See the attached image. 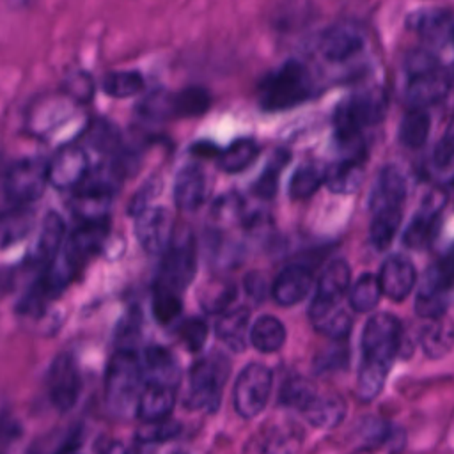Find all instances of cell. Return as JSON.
<instances>
[{"label": "cell", "instance_id": "cell-22", "mask_svg": "<svg viewBox=\"0 0 454 454\" xmlns=\"http://www.w3.org/2000/svg\"><path fill=\"white\" fill-rule=\"evenodd\" d=\"M207 195V181L204 170L192 163L183 167L174 181V202L176 206L184 211L192 213L199 209Z\"/></svg>", "mask_w": 454, "mask_h": 454}, {"label": "cell", "instance_id": "cell-44", "mask_svg": "<svg viewBox=\"0 0 454 454\" xmlns=\"http://www.w3.org/2000/svg\"><path fill=\"white\" fill-rule=\"evenodd\" d=\"M420 344L429 358H442L452 348V332L447 325L434 323L422 332Z\"/></svg>", "mask_w": 454, "mask_h": 454}, {"label": "cell", "instance_id": "cell-23", "mask_svg": "<svg viewBox=\"0 0 454 454\" xmlns=\"http://www.w3.org/2000/svg\"><path fill=\"white\" fill-rule=\"evenodd\" d=\"M312 289V271L300 264L286 266L271 284V296L278 305H294Z\"/></svg>", "mask_w": 454, "mask_h": 454}, {"label": "cell", "instance_id": "cell-19", "mask_svg": "<svg viewBox=\"0 0 454 454\" xmlns=\"http://www.w3.org/2000/svg\"><path fill=\"white\" fill-rule=\"evenodd\" d=\"M66 236V223L55 211H48L41 222L37 241L30 250V262L37 268H48L59 255Z\"/></svg>", "mask_w": 454, "mask_h": 454}, {"label": "cell", "instance_id": "cell-52", "mask_svg": "<svg viewBox=\"0 0 454 454\" xmlns=\"http://www.w3.org/2000/svg\"><path fill=\"white\" fill-rule=\"evenodd\" d=\"M438 66H442V64L436 59V55L433 51H429V50H424V48L413 50L406 57V62H404V69H406L408 76L419 74V73H424V71H429V69H434Z\"/></svg>", "mask_w": 454, "mask_h": 454}, {"label": "cell", "instance_id": "cell-43", "mask_svg": "<svg viewBox=\"0 0 454 454\" xmlns=\"http://www.w3.org/2000/svg\"><path fill=\"white\" fill-rule=\"evenodd\" d=\"M30 227V216L27 207H7L0 213V245L14 243L25 236Z\"/></svg>", "mask_w": 454, "mask_h": 454}, {"label": "cell", "instance_id": "cell-25", "mask_svg": "<svg viewBox=\"0 0 454 454\" xmlns=\"http://www.w3.org/2000/svg\"><path fill=\"white\" fill-rule=\"evenodd\" d=\"M176 403V388L160 383H144L138 403L137 415L145 422H160L168 419Z\"/></svg>", "mask_w": 454, "mask_h": 454}, {"label": "cell", "instance_id": "cell-33", "mask_svg": "<svg viewBox=\"0 0 454 454\" xmlns=\"http://www.w3.org/2000/svg\"><path fill=\"white\" fill-rule=\"evenodd\" d=\"M429 128H431V119L429 114L424 108H417L413 106L411 110H408L401 121L399 126V142L404 147L410 149H419L426 144L427 135H429Z\"/></svg>", "mask_w": 454, "mask_h": 454}, {"label": "cell", "instance_id": "cell-11", "mask_svg": "<svg viewBox=\"0 0 454 454\" xmlns=\"http://www.w3.org/2000/svg\"><path fill=\"white\" fill-rule=\"evenodd\" d=\"M89 177V156L78 144L60 147L46 161V181L59 190L78 188Z\"/></svg>", "mask_w": 454, "mask_h": 454}, {"label": "cell", "instance_id": "cell-17", "mask_svg": "<svg viewBox=\"0 0 454 454\" xmlns=\"http://www.w3.org/2000/svg\"><path fill=\"white\" fill-rule=\"evenodd\" d=\"M415 282L417 271L408 257L394 254L383 261L378 277L381 294L394 301H403L411 293Z\"/></svg>", "mask_w": 454, "mask_h": 454}, {"label": "cell", "instance_id": "cell-39", "mask_svg": "<svg viewBox=\"0 0 454 454\" xmlns=\"http://www.w3.org/2000/svg\"><path fill=\"white\" fill-rule=\"evenodd\" d=\"M381 298V289L378 284V277L371 275V273H364L360 275L349 293V305L355 312L358 314H365L371 312L378 301Z\"/></svg>", "mask_w": 454, "mask_h": 454}, {"label": "cell", "instance_id": "cell-53", "mask_svg": "<svg viewBox=\"0 0 454 454\" xmlns=\"http://www.w3.org/2000/svg\"><path fill=\"white\" fill-rule=\"evenodd\" d=\"M179 433V424L168 419L160 422H149L144 429H140L138 438L144 442H161L176 436Z\"/></svg>", "mask_w": 454, "mask_h": 454}, {"label": "cell", "instance_id": "cell-46", "mask_svg": "<svg viewBox=\"0 0 454 454\" xmlns=\"http://www.w3.org/2000/svg\"><path fill=\"white\" fill-rule=\"evenodd\" d=\"M351 325H353V319L344 309H333L330 314H326L321 321L314 323L312 326L319 333H323L328 339L339 342V340H344L349 335Z\"/></svg>", "mask_w": 454, "mask_h": 454}, {"label": "cell", "instance_id": "cell-7", "mask_svg": "<svg viewBox=\"0 0 454 454\" xmlns=\"http://www.w3.org/2000/svg\"><path fill=\"white\" fill-rule=\"evenodd\" d=\"M46 184V161L25 158L7 168L4 177V195L9 207H27L43 195Z\"/></svg>", "mask_w": 454, "mask_h": 454}, {"label": "cell", "instance_id": "cell-6", "mask_svg": "<svg viewBox=\"0 0 454 454\" xmlns=\"http://www.w3.org/2000/svg\"><path fill=\"white\" fill-rule=\"evenodd\" d=\"M403 340L401 323L390 312H378L369 317L362 333V360L392 367Z\"/></svg>", "mask_w": 454, "mask_h": 454}, {"label": "cell", "instance_id": "cell-59", "mask_svg": "<svg viewBox=\"0 0 454 454\" xmlns=\"http://www.w3.org/2000/svg\"><path fill=\"white\" fill-rule=\"evenodd\" d=\"M177 454H188V452H177Z\"/></svg>", "mask_w": 454, "mask_h": 454}, {"label": "cell", "instance_id": "cell-50", "mask_svg": "<svg viewBox=\"0 0 454 454\" xmlns=\"http://www.w3.org/2000/svg\"><path fill=\"white\" fill-rule=\"evenodd\" d=\"M207 325L204 319L199 317H188L186 321H183L177 328V335L179 340L186 346L188 351L197 353L204 348L206 339H207Z\"/></svg>", "mask_w": 454, "mask_h": 454}, {"label": "cell", "instance_id": "cell-32", "mask_svg": "<svg viewBox=\"0 0 454 454\" xmlns=\"http://www.w3.org/2000/svg\"><path fill=\"white\" fill-rule=\"evenodd\" d=\"M286 340V328L275 316H261L250 328V342L262 353L278 351Z\"/></svg>", "mask_w": 454, "mask_h": 454}, {"label": "cell", "instance_id": "cell-10", "mask_svg": "<svg viewBox=\"0 0 454 454\" xmlns=\"http://www.w3.org/2000/svg\"><path fill=\"white\" fill-rule=\"evenodd\" d=\"M349 282L351 270L344 259H333L332 262H328L317 280V287L309 307V317L312 325L321 321L333 309H337V301L348 289Z\"/></svg>", "mask_w": 454, "mask_h": 454}, {"label": "cell", "instance_id": "cell-56", "mask_svg": "<svg viewBox=\"0 0 454 454\" xmlns=\"http://www.w3.org/2000/svg\"><path fill=\"white\" fill-rule=\"evenodd\" d=\"M245 291L255 300V301H262V298L266 296L268 293V286H266V280L261 273L254 271V273H248L245 277Z\"/></svg>", "mask_w": 454, "mask_h": 454}, {"label": "cell", "instance_id": "cell-3", "mask_svg": "<svg viewBox=\"0 0 454 454\" xmlns=\"http://www.w3.org/2000/svg\"><path fill=\"white\" fill-rule=\"evenodd\" d=\"M142 381V362L137 353L117 349L105 374V401L108 410L117 417H126L135 411Z\"/></svg>", "mask_w": 454, "mask_h": 454}, {"label": "cell", "instance_id": "cell-31", "mask_svg": "<svg viewBox=\"0 0 454 454\" xmlns=\"http://www.w3.org/2000/svg\"><path fill=\"white\" fill-rule=\"evenodd\" d=\"M199 303L207 314H223L236 301L238 287L231 280L215 278L207 280L197 293Z\"/></svg>", "mask_w": 454, "mask_h": 454}, {"label": "cell", "instance_id": "cell-58", "mask_svg": "<svg viewBox=\"0 0 454 454\" xmlns=\"http://www.w3.org/2000/svg\"><path fill=\"white\" fill-rule=\"evenodd\" d=\"M103 454H126V449H124L122 443L114 442V443H110V445L103 450Z\"/></svg>", "mask_w": 454, "mask_h": 454}, {"label": "cell", "instance_id": "cell-15", "mask_svg": "<svg viewBox=\"0 0 454 454\" xmlns=\"http://www.w3.org/2000/svg\"><path fill=\"white\" fill-rule=\"evenodd\" d=\"M135 236L147 254H163L172 239V218L167 207L149 206L138 213L135 216Z\"/></svg>", "mask_w": 454, "mask_h": 454}, {"label": "cell", "instance_id": "cell-26", "mask_svg": "<svg viewBox=\"0 0 454 454\" xmlns=\"http://www.w3.org/2000/svg\"><path fill=\"white\" fill-rule=\"evenodd\" d=\"M142 376L145 383H160L176 388L179 383V365L167 348L149 346L144 353Z\"/></svg>", "mask_w": 454, "mask_h": 454}, {"label": "cell", "instance_id": "cell-35", "mask_svg": "<svg viewBox=\"0 0 454 454\" xmlns=\"http://www.w3.org/2000/svg\"><path fill=\"white\" fill-rule=\"evenodd\" d=\"M401 218H403V209L401 207L380 209V211L372 213V220H371V225H369L371 243L380 250L387 248L392 243V239H394V236L399 229Z\"/></svg>", "mask_w": 454, "mask_h": 454}, {"label": "cell", "instance_id": "cell-18", "mask_svg": "<svg viewBox=\"0 0 454 454\" xmlns=\"http://www.w3.org/2000/svg\"><path fill=\"white\" fill-rule=\"evenodd\" d=\"M301 443V431L294 426H268L257 431L243 447V454H294Z\"/></svg>", "mask_w": 454, "mask_h": 454}, {"label": "cell", "instance_id": "cell-47", "mask_svg": "<svg viewBox=\"0 0 454 454\" xmlns=\"http://www.w3.org/2000/svg\"><path fill=\"white\" fill-rule=\"evenodd\" d=\"M183 310V301L177 294L163 291L154 287V296H153V314L161 325H170L174 323Z\"/></svg>", "mask_w": 454, "mask_h": 454}, {"label": "cell", "instance_id": "cell-40", "mask_svg": "<svg viewBox=\"0 0 454 454\" xmlns=\"http://www.w3.org/2000/svg\"><path fill=\"white\" fill-rule=\"evenodd\" d=\"M436 222H438V215H431L419 209L403 234V243L408 248H415V250L426 248L436 232Z\"/></svg>", "mask_w": 454, "mask_h": 454}, {"label": "cell", "instance_id": "cell-21", "mask_svg": "<svg viewBox=\"0 0 454 454\" xmlns=\"http://www.w3.org/2000/svg\"><path fill=\"white\" fill-rule=\"evenodd\" d=\"M365 154H344L340 160L325 167L326 188L333 193H355L365 176Z\"/></svg>", "mask_w": 454, "mask_h": 454}, {"label": "cell", "instance_id": "cell-16", "mask_svg": "<svg viewBox=\"0 0 454 454\" xmlns=\"http://www.w3.org/2000/svg\"><path fill=\"white\" fill-rule=\"evenodd\" d=\"M317 50L328 62H346L364 50V34L355 25H333L321 34Z\"/></svg>", "mask_w": 454, "mask_h": 454}, {"label": "cell", "instance_id": "cell-42", "mask_svg": "<svg viewBox=\"0 0 454 454\" xmlns=\"http://www.w3.org/2000/svg\"><path fill=\"white\" fill-rule=\"evenodd\" d=\"M211 218L218 225H232L245 222L247 211L243 199L234 192L220 195L211 206Z\"/></svg>", "mask_w": 454, "mask_h": 454}, {"label": "cell", "instance_id": "cell-8", "mask_svg": "<svg viewBox=\"0 0 454 454\" xmlns=\"http://www.w3.org/2000/svg\"><path fill=\"white\" fill-rule=\"evenodd\" d=\"M271 371L262 364H248L234 383L232 401L238 415L243 419H254L259 415L270 397Z\"/></svg>", "mask_w": 454, "mask_h": 454}, {"label": "cell", "instance_id": "cell-45", "mask_svg": "<svg viewBox=\"0 0 454 454\" xmlns=\"http://www.w3.org/2000/svg\"><path fill=\"white\" fill-rule=\"evenodd\" d=\"M314 395H316V388L309 380H305L301 376H293L282 385L280 403H284L286 406H291V408H298L301 411L303 406Z\"/></svg>", "mask_w": 454, "mask_h": 454}, {"label": "cell", "instance_id": "cell-9", "mask_svg": "<svg viewBox=\"0 0 454 454\" xmlns=\"http://www.w3.org/2000/svg\"><path fill=\"white\" fill-rule=\"evenodd\" d=\"M450 287L452 264L447 259H440L429 266L424 277V284L415 298V312L429 319L443 316L450 303Z\"/></svg>", "mask_w": 454, "mask_h": 454}, {"label": "cell", "instance_id": "cell-20", "mask_svg": "<svg viewBox=\"0 0 454 454\" xmlns=\"http://www.w3.org/2000/svg\"><path fill=\"white\" fill-rule=\"evenodd\" d=\"M450 89V74L442 67H434L419 74L408 76L406 96L417 108L436 103L447 96Z\"/></svg>", "mask_w": 454, "mask_h": 454}, {"label": "cell", "instance_id": "cell-12", "mask_svg": "<svg viewBox=\"0 0 454 454\" xmlns=\"http://www.w3.org/2000/svg\"><path fill=\"white\" fill-rule=\"evenodd\" d=\"M108 234V220L105 222H90L78 225L59 252L62 262L76 275V271L99 252Z\"/></svg>", "mask_w": 454, "mask_h": 454}, {"label": "cell", "instance_id": "cell-34", "mask_svg": "<svg viewBox=\"0 0 454 454\" xmlns=\"http://www.w3.org/2000/svg\"><path fill=\"white\" fill-rule=\"evenodd\" d=\"M325 183V167L316 161H307L296 168L289 181V197L293 200H305L314 195Z\"/></svg>", "mask_w": 454, "mask_h": 454}, {"label": "cell", "instance_id": "cell-54", "mask_svg": "<svg viewBox=\"0 0 454 454\" xmlns=\"http://www.w3.org/2000/svg\"><path fill=\"white\" fill-rule=\"evenodd\" d=\"M433 163L440 172H450L452 167V131L450 128L440 138L433 153Z\"/></svg>", "mask_w": 454, "mask_h": 454}, {"label": "cell", "instance_id": "cell-36", "mask_svg": "<svg viewBox=\"0 0 454 454\" xmlns=\"http://www.w3.org/2000/svg\"><path fill=\"white\" fill-rule=\"evenodd\" d=\"M259 154V147L250 138H241L232 142L220 156L218 167L227 174H236L250 167Z\"/></svg>", "mask_w": 454, "mask_h": 454}, {"label": "cell", "instance_id": "cell-5", "mask_svg": "<svg viewBox=\"0 0 454 454\" xmlns=\"http://www.w3.org/2000/svg\"><path fill=\"white\" fill-rule=\"evenodd\" d=\"M227 376L229 360L222 353L216 351L202 356L190 369L186 406L192 410H216Z\"/></svg>", "mask_w": 454, "mask_h": 454}, {"label": "cell", "instance_id": "cell-1", "mask_svg": "<svg viewBox=\"0 0 454 454\" xmlns=\"http://www.w3.org/2000/svg\"><path fill=\"white\" fill-rule=\"evenodd\" d=\"M387 112V94L380 87L358 90L337 105L333 114L335 138L344 154H365L362 131L378 124Z\"/></svg>", "mask_w": 454, "mask_h": 454}, {"label": "cell", "instance_id": "cell-51", "mask_svg": "<svg viewBox=\"0 0 454 454\" xmlns=\"http://www.w3.org/2000/svg\"><path fill=\"white\" fill-rule=\"evenodd\" d=\"M161 179L160 177H151L149 181H145L142 184V188L131 197L129 204H128V213L137 216L138 213H142L145 207H149L151 199H154L160 192H161Z\"/></svg>", "mask_w": 454, "mask_h": 454}, {"label": "cell", "instance_id": "cell-2", "mask_svg": "<svg viewBox=\"0 0 454 454\" xmlns=\"http://www.w3.org/2000/svg\"><path fill=\"white\" fill-rule=\"evenodd\" d=\"M312 92V74L307 66L296 59H289L277 69L270 71L257 85L259 105L268 112L293 108L307 101Z\"/></svg>", "mask_w": 454, "mask_h": 454}, {"label": "cell", "instance_id": "cell-55", "mask_svg": "<svg viewBox=\"0 0 454 454\" xmlns=\"http://www.w3.org/2000/svg\"><path fill=\"white\" fill-rule=\"evenodd\" d=\"M21 429L12 419L0 420V454H9L14 442L20 438Z\"/></svg>", "mask_w": 454, "mask_h": 454}, {"label": "cell", "instance_id": "cell-28", "mask_svg": "<svg viewBox=\"0 0 454 454\" xmlns=\"http://www.w3.org/2000/svg\"><path fill=\"white\" fill-rule=\"evenodd\" d=\"M305 419L319 429H332L339 426L346 415V403L340 395L316 394L301 410Z\"/></svg>", "mask_w": 454, "mask_h": 454}, {"label": "cell", "instance_id": "cell-24", "mask_svg": "<svg viewBox=\"0 0 454 454\" xmlns=\"http://www.w3.org/2000/svg\"><path fill=\"white\" fill-rule=\"evenodd\" d=\"M406 197V181L404 176L397 167H383L380 170V176L374 183L369 207L372 213L380 209H390V207H401Z\"/></svg>", "mask_w": 454, "mask_h": 454}, {"label": "cell", "instance_id": "cell-13", "mask_svg": "<svg viewBox=\"0 0 454 454\" xmlns=\"http://www.w3.org/2000/svg\"><path fill=\"white\" fill-rule=\"evenodd\" d=\"M82 378L74 358L69 353L55 356L48 369V395L59 411H69L80 395Z\"/></svg>", "mask_w": 454, "mask_h": 454}, {"label": "cell", "instance_id": "cell-57", "mask_svg": "<svg viewBox=\"0 0 454 454\" xmlns=\"http://www.w3.org/2000/svg\"><path fill=\"white\" fill-rule=\"evenodd\" d=\"M92 89H94L92 87V80L87 74L80 73V74L71 78L69 92H71V96L78 98L80 101H89V98L92 96Z\"/></svg>", "mask_w": 454, "mask_h": 454}, {"label": "cell", "instance_id": "cell-48", "mask_svg": "<svg viewBox=\"0 0 454 454\" xmlns=\"http://www.w3.org/2000/svg\"><path fill=\"white\" fill-rule=\"evenodd\" d=\"M89 145L99 153H115L119 149V131L106 121H96L87 133Z\"/></svg>", "mask_w": 454, "mask_h": 454}, {"label": "cell", "instance_id": "cell-38", "mask_svg": "<svg viewBox=\"0 0 454 454\" xmlns=\"http://www.w3.org/2000/svg\"><path fill=\"white\" fill-rule=\"evenodd\" d=\"M291 154L287 149H277L271 156V160L268 161V165L264 167V170L261 172V176L257 177V181L254 183L252 190L257 197L261 199H273L278 188V177L282 168L287 165Z\"/></svg>", "mask_w": 454, "mask_h": 454}, {"label": "cell", "instance_id": "cell-29", "mask_svg": "<svg viewBox=\"0 0 454 454\" xmlns=\"http://www.w3.org/2000/svg\"><path fill=\"white\" fill-rule=\"evenodd\" d=\"M248 319L250 312L247 307H236L225 310L216 325V337L225 342L232 351H243L247 348V333H248Z\"/></svg>", "mask_w": 454, "mask_h": 454}, {"label": "cell", "instance_id": "cell-14", "mask_svg": "<svg viewBox=\"0 0 454 454\" xmlns=\"http://www.w3.org/2000/svg\"><path fill=\"white\" fill-rule=\"evenodd\" d=\"M114 200V184L103 179H85L73 195L71 209L82 223L105 222Z\"/></svg>", "mask_w": 454, "mask_h": 454}, {"label": "cell", "instance_id": "cell-4", "mask_svg": "<svg viewBox=\"0 0 454 454\" xmlns=\"http://www.w3.org/2000/svg\"><path fill=\"white\" fill-rule=\"evenodd\" d=\"M197 270V247L192 231L184 229L172 236L163 252L154 287L181 294L193 280Z\"/></svg>", "mask_w": 454, "mask_h": 454}, {"label": "cell", "instance_id": "cell-30", "mask_svg": "<svg viewBox=\"0 0 454 454\" xmlns=\"http://www.w3.org/2000/svg\"><path fill=\"white\" fill-rule=\"evenodd\" d=\"M213 98L206 87L190 85L168 94V117H199L209 110Z\"/></svg>", "mask_w": 454, "mask_h": 454}, {"label": "cell", "instance_id": "cell-27", "mask_svg": "<svg viewBox=\"0 0 454 454\" xmlns=\"http://www.w3.org/2000/svg\"><path fill=\"white\" fill-rule=\"evenodd\" d=\"M408 27L427 41L442 43L450 39L452 14L443 9H420L408 16Z\"/></svg>", "mask_w": 454, "mask_h": 454}, {"label": "cell", "instance_id": "cell-37", "mask_svg": "<svg viewBox=\"0 0 454 454\" xmlns=\"http://www.w3.org/2000/svg\"><path fill=\"white\" fill-rule=\"evenodd\" d=\"M388 367L380 365V364H372V362H360V369H358V378H356V385H355V394L360 401H372L383 388L387 374H388Z\"/></svg>", "mask_w": 454, "mask_h": 454}, {"label": "cell", "instance_id": "cell-41", "mask_svg": "<svg viewBox=\"0 0 454 454\" xmlns=\"http://www.w3.org/2000/svg\"><path fill=\"white\" fill-rule=\"evenodd\" d=\"M101 87L112 98H129L144 89V78L137 71H112L103 78Z\"/></svg>", "mask_w": 454, "mask_h": 454}, {"label": "cell", "instance_id": "cell-49", "mask_svg": "<svg viewBox=\"0 0 454 454\" xmlns=\"http://www.w3.org/2000/svg\"><path fill=\"white\" fill-rule=\"evenodd\" d=\"M140 326H142V314L137 307H131L126 310L122 319L119 321L115 339H117V349H128L135 351L133 344L137 342L140 335Z\"/></svg>", "mask_w": 454, "mask_h": 454}]
</instances>
